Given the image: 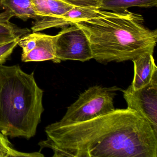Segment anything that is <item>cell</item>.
I'll use <instances>...</instances> for the list:
<instances>
[{
  "instance_id": "obj_1",
  "label": "cell",
  "mask_w": 157,
  "mask_h": 157,
  "mask_svg": "<svg viewBox=\"0 0 157 157\" xmlns=\"http://www.w3.org/2000/svg\"><path fill=\"white\" fill-rule=\"evenodd\" d=\"M41 149L53 157H157V134L136 111L117 109L93 119L45 129Z\"/></svg>"
},
{
  "instance_id": "obj_2",
  "label": "cell",
  "mask_w": 157,
  "mask_h": 157,
  "mask_svg": "<svg viewBox=\"0 0 157 157\" xmlns=\"http://www.w3.org/2000/svg\"><path fill=\"white\" fill-rule=\"evenodd\" d=\"M85 34L90 42L93 59L101 63L133 60L153 54L157 31L144 25L143 16L128 11L99 10L96 16L72 22Z\"/></svg>"
},
{
  "instance_id": "obj_3",
  "label": "cell",
  "mask_w": 157,
  "mask_h": 157,
  "mask_svg": "<svg viewBox=\"0 0 157 157\" xmlns=\"http://www.w3.org/2000/svg\"><path fill=\"white\" fill-rule=\"evenodd\" d=\"M43 94L33 72L0 65V132L12 138L34 136L44 111Z\"/></svg>"
},
{
  "instance_id": "obj_4",
  "label": "cell",
  "mask_w": 157,
  "mask_h": 157,
  "mask_svg": "<svg viewBox=\"0 0 157 157\" xmlns=\"http://www.w3.org/2000/svg\"><path fill=\"white\" fill-rule=\"evenodd\" d=\"M120 90L117 86L107 88L97 85L90 87L67 107L65 115L57 123L68 124L84 122L113 111L115 109L114 99L116 92Z\"/></svg>"
},
{
  "instance_id": "obj_5",
  "label": "cell",
  "mask_w": 157,
  "mask_h": 157,
  "mask_svg": "<svg viewBox=\"0 0 157 157\" xmlns=\"http://www.w3.org/2000/svg\"><path fill=\"white\" fill-rule=\"evenodd\" d=\"M56 56L58 63L68 60L85 62L93 59L88 38L83 31L74 24L63 28L57 35Z\"/></svg>"
},
{
  "instance_id": "obj_6",
  "label": "cell",
  "mask_w": 157,
  "mask_h": 157,
  "mask_svg": "<svg viewBox=\"0 0 157 157\" xmlns=\"http://www.w3.org/2000/svg\"><path fill=\"white\" fill-rule=\"evenodd\" d=\"M122 92L127 108L138 113L157 134V71L143 88L134 90L130 85Z\"/></svg>"
},
{
  "instance_id": "obj_7",
  "label": "cell",
  "mask_w": 157,
  "mask_h": 157,
  "mask_svg": "<svg viewBox=\"0 0 157 157\" xmlns=\"http://www.w3.org/2000/svg\"><path fill=\"white\" fill-rule=\"evenodd\" d=\"M57 35L39 32L26 34L20 37L18 45L22 48V62H41L51 60L58 63L56 56Z\"/></svg>"
},
{
  "instance_id": "obj_8",
  "label": "cell",
  "mask_w": 157,
  "mask_h": 157,
  "mask_svg": "<svg viewBox=\"0 0 157 157\" xmlns=\"http://www.w3.org/2000/svg\"><path fill=\"white\" fill-rule=\"evenodd\" d=\"M32 2L37 16L31 28L33 33L39 32L53 18L62 17L74 7L64 0H32Z\"/></svg>"
},
{
  "instance_id": "obj_9",
  "label": "cell",
  "mask_w": 157,
  "mask_h": 157,
  "mask_svg": "<svg viewBox=\"0 0 157 157\" xmlns=\"http://www.w3.org/2000/svg\"><path fill=\"white\" fill-rule=\"evenodd\" d=\"M132 61L134 75L131 85L133 90H139L149 83L157 68L152 54L140 56Z\"/></svg>"
},
{
  "instance_id": "obj_10",
  "label": "cell",
  "mask_w": 157,
  "mask_h": 157,
  "mask_svg": "<svg viewBox=\"0 0 157 157\" xmlns=\"http://www.w3.org/2000/svg\"><path fill=\"white\" fill-rule=\"evenodd\" d=\"M13 13L9 10L0 13V42L20 38L31 33L28 28H22L10 21Z\"/></svg>"
},
{
  "instance_id": "obj_11",
  "label": "cell",
  "mask_w": 157,
  "mask_h": 157,
  "mask_svg": "<svg viewBox=\"0 0 157 157\" xmlns=\"http://www.w3.org/2000/svg\"><path fill=\"white\" fill-rule=\"evenodd\" d=\"M0 8L10 11L14 16L23 21L35 20L37 17L32 0H2L0 2Z\"/></svg>"
},
{
  "instance_id": "obj_12",
  "label": "cell",
  "mask_w": 157,
  "mask_h": 157,
  "mask_svg": "<svg viewBox=\"0 0 157 157\" xmlns=\"http://www.w3.org/2000/svg\"><path fill=\"white\" fill-rule=\"evenodd\" d=\"M157 4V0H101L100 10L120 12L130 7L150 8Z\"/></svg>"
},
{
  "instance_id": "obj_13",
  "label": "cell",
  "mask_w": 157,
  "mask_h": 157,
  "mask_svg": "<svg viewBox=\"0 0 157 157\" xmlns=\"http://www.w3.org/2000/svg\"><path fill=\"white\" fill-rule=\"evenodd\" d=\"M99 9L89 7L74 6L62 17L72 23V22L90 19L96 16Z\"/></svg>"
},
{
  "instance_id": "obj_14",
  "label": "cell",
  "mask_w": 157,
  "mask_h": 157,
  "mask_svg": "<svg viewBox=\"0 0 157 157\" xmlns=\"http://www.w3.org/2000/svg\"><path fill=\"white\" fill-rule=\"evenodd\" d=\"M40 151L24 152L18 151L12 147L10 141L0 139V157H44Z\"/></svg>"
},
{
  "instance_id": "obj_15",
  "label": "cell",
  "mask_w": 157,
  "mask_h": 157,
  "mask_svg": "<svg viewBox=\"0 0 157 157\" xmlns=\"http://www.w3.org/2000/svg\"><path fill=\"white\" fill-rule=\"evenodd\" d=\"M20 38L10 41L0 42V65L4 64L18 45Z\"/></svg>"
},
{
  "instance_id": "obj_16",
  "label": "cell",
  "mask_w": 157,
  "mask_h": 157,
  "mask_svg": "<svg viewBox=\"0 0 157 157\" xmlns=\"http://www.w3.org/2000/svg\"><path fill=\"white\" fill-rule=\"evenodd\" d=\"M71 5L77 7H89L100 10L101 0H64Z\"/></svg>"
},
{
  "instance_id": "obj_17",
  "label": "cell",
  "mask_w": 157,
  "mask_h": 157,
  "mask_svg": "<svg viewBox=\"0 0 157 157\" xmlns=\"http://www.w3.org/2000/svg\"><path fill=\"white\" fill-rule=\"evenodd\" d=\"M0 139L3 140H7V141H10L8 139V137L6 136H4L3 134H2L0 132Z\"/></svg>"
},
{
  "instance_id": "obj_18",
  "label": "cell",
  "mask_w": 157,
  "mask_h": 157,
  "mask_svg": "<svg viewBox=\"0 0 157 157\" xmlns=\"http://www.w3.org/2000/svg\"><path fill=\"white\" fill-rule=\"evenodd\" d=\"M2 0H0V2H2Z\"/></svg>"
}]
</instances>
